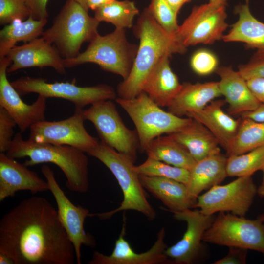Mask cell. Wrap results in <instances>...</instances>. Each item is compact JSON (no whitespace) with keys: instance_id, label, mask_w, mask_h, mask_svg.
<instances>
[{"instance_id":"obj_16","label":"cell","mask_w":264,"mask_h":264,"mask_svg":"<svg viewBox=\"0 0 264 264\" xmlns=\"http://www.w3.org/2000/svg\"><path fill=\"white\" fill-rule=\"evenodd\" d=\"M11 64L5 57L0 59V107L6 110L15 120L21 132L33 124L45 120L46 98L39 95L31 104L23 102L7 77V69Z\"/></svg>"},{"instance_id":"obj_18","label":"cell","mask_w":264,"mask_h":264,"mask_svg":"<svg viewBox=\"0 0 264 264\" xmlns=\"http://www.w3.org/2000/svg\"><path fill=\"white\" fill-rule=\"evenodd\" d=\"M6 57L11 62L7 73L31 67H50L60 74L66 72L64 59L56 47L42 36L22 45H15Z\"/></svg>"},{"instance_id":"obj_39","label":"cell","mask_w":264,"mask_h":264,"mask_svg":"<svg viewBox=\"0 0 264 264\" xmlns=\"http://www.w3.org/2000/svg\"><path fill=\"white\" fill-rule=\"evenodd\" d=\"M248 250L237 247H229L227 254L214 262V264H244Z\"/></svg>"},{"instance_id":"obj_14","label":"cell","mask_w":264,"mask_h":264,"mask_svg":"<svg viewBox=\"0 0 264 264\" xmlns=\"http://www.w3.org/2000/svg\"><path fill=\"white\" fill-rule=\"evenodd\" d=\"M41 170L48 183L49 190L55 198L60 220L74 246L76 263L81 264L82 246L90 248L96 246L94 238L91 234L86 232L84 229L85 220L90 217V213L88 209L75 205L69 199L49 166L43 165Z\"/></svg>"},{"instance_id":"obj_30","label":"cell","mask_w":264,"mask_h":264,"mask_svg":"<svg viewBox=\"0 0 264 264\" xmlns=\"http://www.w3.org/2000/svg\"><path fill=\"white\" fill-rule=\"evenodd\" d=\"M94 17L100 22H109L115 28H130L133 19L139 13L134 2L129 0H114L94 10Z\"/></svg>"},{"instance_id":"obj_33","label":"cell","mask_w":264,"mask_h":264,"mask_svg":"<svg viewBox=\"0 0 264 264\" xmlns=\"http://www.w3.org/2000/svg\"><path fill=\"white\" fill-rule=\"evenodd\" d=\"M135 170L138 175L168 178L185 184L188 181L190 174L188 169L148 157L143 163L135 166Z\"/></svg>"},{"instance_id":"obj_21","label":"cell","mask_w":264,"mask_h":264,"mask_svg":"<svg viewBox=\"0 0 264 264\" xmlns=\"http://www.w3.org/2000/svg\"><path fill=\"white\" fill-rule=\"evenodd\" d=\"M225 103V100H214L201 110L187 117L207 128L228 154L238 131L241 118L235 119L226 113L222 109Z\"/></svg>"},{"instance_id":"obj_25","label":"cell","mask_w":264,"mask_h":264,"mask_svg":"<svg viewBox=\"0 0 264 264\" xmlns=\"http://www.w3.org/2000/svg\"><path fill=\"white\" fill-rule=\"evenodd\" d=\"M140 181L146 190L161 201L171 212L194 207L197 199L188 194L186 185L165 177L139 175Z\"/></svg>"},{"instance_id":"obj_46","label":"cell","mask_w":264,"mask_h":264,"mask_svg":"<svg viewBox=\"0 0 264 264\" xmlns=\"http://www.w3.org/2000/svg\"><path fill=\"white\" fill-rule=\"evenodd\" d=\"M261 170L263 173V176L261 184L258 188H257V194L260 197H264V164L262 167Z\"/></svg>"},{"instance_id":"obj_20","label":"cell","mask_w":264,"mask_h":264,"mask_svg":"<svg viewBox=\"0 0 264 264\" xmlns=\"http://www.w3.org/2000/svg\"><path fill=\"white\" fill-rule=\"evenodd\" d=\"M220 77L219 87L228 104L229 114L239 115L256 110L261 104L250 90L247 81L231 66L218 67L215 71Z\"/></svg>"},{"instance_id":"obj_27","label":"cell","mask_w":264,"mask_h":264,"mask_svg":"<svg viewBox=\"0 0 264 264\" xmlns=\"http://www.w3.org/2000/svg\"><path fill=\"white\" fill-rule=\"evenodd\" d=\"M169 135L182 145L196 161L220 151L215 136L194 119L182 130Z\"/></svg>"},{"instance_id":"obj_40","label":"cell","mask_w":264,"mask_h":264,"mask_svg":"<svg viewBox=\"0 0 264 264\" xmlns=\"http://www.w3.org/2000/svg\"><path fill=\"white\" fill-rule=\"evenodd\" d=\"M48 0H25L30 10V15L35 20L47 19L48 14L47 11V3Z\"/></svg>"},{"instance_id":"obj_6","label":"cell","mask_w":264,"mask_h":264,"mask_svg":"<svg viewBox=\"0 0 264 264\" xmlns=\"http://www.w3.org/2000/svg\"><path fill=\"white\" fill-rule=\"evenodd\" d=\"M138 47L128 41L125 29L115 28L105 35L98 34L84 51L74 58L64 59V66L70 68L94 63L103 70L120 75L125 80L130 73Z\"/></svg>"},{"instance_id":"obj_34","label":"cell","mask_w":264,"mask_h":264,"mask_svg":"<svg viewBox=\"0 0 264 264\" xmlns=\"http://www.w3.org/2000/svg\"><path fill=\"white\" fill-rule=\"evenodd\" d=\"M147 10L155 22L166 31L175 35L179 25L177 14L165 0H151Z\"/></svg>"},{"instance_id":"obj_22","label":"cell","mask_w":264,"mask_h":264,"mask_svg":"<svg viewBox=\"0 0 264 264\" xmlns=\"http://www.w3.org/2000/svg\"><path fill=\"white\" fill-rule=\"evenodd\" d=\"M235 12L238 19L222 40L225 42L243 43L248 47L256 50L253 59H264V23L253 15L249 0L236 6Z\"/></svg>"},{"instance_id":"obj_3","label":"cell","mask_w":264,"mask_h":264,"mask_svg":"<svg viewBox=\"0 0 264 264\" xmlns=\"http://www.w3.org/2000/svg\"><path fill=\"white\" fill-rule=\"evenodd\" d=\"M85 153L71 146L24 140L20 132L14 136L5 153L13 159L28 157L24 162L27 167L44 163L56 165L66 176L67 188L80 193L87 192L89 186L88 159Z\"/></svg>"},{"instance_id":"obj_4","label":"cell","mask_w":264,"mask_h":264,"mask_svg":"<svg viewBox=\"0 0 264 264\" xmlns=\"http://www.w3.org/2000/svg\"><path fill=\"white\" fill-rule=\"evenodd\" d=\"M103 163L112 173L122 190L123 199L116 209L109 212L90 214L102 220L110 218L120 211L134 210L141 213L148 220H153L156 213L149 202L135 165L130 159L102 141L87 153Z\"/></svg>"},{"instance_id":"obj_47","label":"cell","mask_w":264,"mask_h":264,"mask_svg":"<svg viewBox=\"0 0 264 264\" xmlns=\"http://www.w3.org/2000/svg\"><path fill=\"white\" fill-rule=\"evenodd\" d=\"M76 1L80 4L83 6L88 11V9L87 6V0H75Z\"/></svg>"},{"instance_id":"obj_42","label":"cell","mask_w":264,"mask_h":264,"mask_svg":"<svg viewBox=\"0 0 264 264\" xmlns=\"http://www.w3.org/2000/svg\"><path fill=\"white\" fill-rule=\"evenodd\" d=\"M240 116L257 122H264V104H261L254 110L242 113Z\"/></svg>"},{"instance_id":"obj_5","label":"cell","mask_w":264,"mask_h":264,"mask_svg":"<svg viewBox=\"0 0 264 264\" xmlns=\"http://www.w3.org/2000/svg\"><path fill=\"white\" fill-rule=\"evenodd\" d=\"M100 22L75 0H67L42 37L55 45L63 58L71 59L80 53L84 43L90 42L99 34Z\"/></svg>"},{"instance_id":"obj_11","label":"cell","mask_w":264,"mask_h":264,"mask_svg":"<svg viewBox=\"0 0 264 264\" xmlns=\"http://www.w3.org/2000/svg\"><path fill=\"white\" fill-rule=\"evenodd\" d=\"M257 194L251 176L238 177L225 185H217L199 195L194 208L203 214L227 212L244 217Z\"/></svg>"},{"instance_id":"obj_23","label":"cell","mask_w":264,"mask_h":264,"mask_svg":"<svg viewBox=\"0 0 264 264\" xmlns=\"http://www.w3.org/2000/svg\"><path fill=\"white\" fill-rule=\"evenodd\" d=\"M221 96L218 82L191 83L184 82L167 107L168 111L183 117L199 111L210 102Z\"/></svg>"},{"instance_id":"obj_32","label":"cell","mask_w":264,"mask_h":264,"mask_svg":"<svg viewBox=\"0 0 264 264\" xmlns=\"http://www.w3.org/2000/svg\"><path fill=\"white\" fill-rule=\"evenodd\" d=\"M264 164V145L245 153L228 156L226 163L228 176H252L261 170Z\"/></svg>"},{"instance_id":"obj_31","label":"cell","mask_w":264,"mask_h":264,"mask_svg":"<svg viewBox=\"0 0 264 264\" xmlns=\"http://www.w3.org/2000/svg\"><path fill=\"white\" fill-rule=\"evenodd\" d=\"M264 145V122L241 117L237 134L228 156L239 155Z\"/></svg>"},{"instance_id":"obj_43","label":"cell","mask_w":264,"mask_h":264,"mask_svg":"<svg viewBox=\"0 0 264 264\" xmlns=\"http://www.w3.org/2000/svg\"><path fill=\"white\" fill-rule=\"evenodd\" d=\"M114 0H87L88 9L95 10L101 6L110 3Z\"/></svg>"},{"instance_id":"obj_1","label":"cell","mask_w":264,"mask_h":264,"mask_svg":"<svg viewBox=\"0 0 264 264\" xmlns=\"http://www.w3.org/2000/svg\"><path fill=\"white\" fill-rule=\"evenodd\" d=\"M0 253L14 264H73L74 246L45 198L24 199L0 221Z\"/></svg>"},{"instance_id":"obj_19","label":"cell","mask_w":264,"mask_h":264,"mask_svg":"<svg viewBox=\"0 0 264 264\" xmlns=\"http://www.w3.org/2000/svg\"><path fill=\"white\" fill-rule=\"evenodd\" d=\"M49 190L47 181L38 174L6 155L0 153V201L14 197L19 191L32 194Z\"/></svg>"},{"instance_id":"obj_37","label":"cell","mask_w":264,"mask_h":264,"mask_svg":"<svg viewBox=\"0 0 264 264\" xmlns=\"http://www.w3.org/2000/svg\"><path fill=\"white\" fill-rule=\"evenodd\" d=\"M17 125L14 119L2 107H0V152L6 153L13 138L14 127Z\"/></svg>"},{"instance_id":"obj_9","label":"cell","mask_w":264,"mask_h":264,"mask_svg":"<svg viewBox=\"0 0 264 264\" xmlns=\"http://www.w3.org/2000/svg\"><path fill=\"white\" fill-rule=\"evenodd\" d=\"M83 114L93 124L101 141L135 162L139 145L137 133L126 127L112 100L95 103L83 109Z\"/></svg>"},{"instance_id":"obj_8","label":"cell","mask_w":264,"mask_h":264,"mask_svg":"<svg viewBox=\"0 0 264 264\" xmlns=\"http://www.w3.org/2000/svg\"><path fill=\"white\" fill-rule=\"evenodd\" d=\"M203 242L252 250L264 255V214L249 219L219 212L203 235Z\"/></svg>"},{"instance_id":"obj_41","label":"cell","mask_w":264,"mask_h":264,"mask_svg":"<svg viewBox=\"0 0 264 264\" xmlns=\"http://www.w3.org/2000/svg\"><path fill=\"white\" fill-rule=\"evenodd\" d=\"M246 81L256 98L261 104H264V78H254Z\"/></svg>"},{"instance_id":"obj_7","label":"cell","mask_w":264,"mask_h":264,"mask_svg":"<svg viewBox=\"0 0 264 264\" xmlns=\"http://www.w3.org/2000/svg\"><path fill=\"white\" fill-rule=\"evenodd\" d=\"M115 100L135 126L139 139V151L141 152H144L148 145L156 137L179 131L193 120L164 110L143 91L133 99L116 97Z\"/></svg>"},{"instance_id":"obj_28","label":"cell","mask_w":264,"mask_h":264,"mask_svg":"<svg viewBox=\"0 0 264 264\" xmlns=\"http://www.w3.org/2000/svg\"><path fill=\"white\" fill-rule=\"evenodd\" d=\"M144 152L148 157L189 170L196 162L187 150L169 134L153 139Z\"/></svg>"},{"instance_id":"obj_13","label":"cell","mask_w":264,"mask_h":264,"mask_svg":"<svg viewBox=\"0 0 264 264\" xmlns=\"http://www.w3.org/2000/svg\"><path fill=\"white\" fill-rule=\"evenodd\" d=\"M83 109L75 108L74 114L66 119L38 122L31 126L29 139L37 143L68 145L87 153L99 143L84 126Z\"/></svg>"},{"instance_id":"obj_45","label":"cell","mask_w":264,"mask_h":264,"mask_svg":"<svg viewBox=\"0 0 264 264\" xmlns=\"http://www.w3.org/2000/svg\"><path fill=\"white\" fill-rule=\"evenodd\" d=\"M0 264H14V262L8 255L0 253Z\"/></svg>"},{"instance_id":"obj_10","label":"cell","mask_w":264,"mask_h":264,"mask_svg":"<svg viewBox=\"0 0 264 264\" xmlns=\"http://www.w3.org/2000/svg\"><path fill=\"white\" fill-rule=\"evenodd\" d=\"M20 95L35 93L47 98H59L73 103L76 109L97 102L116 98L114 88L107 84L80 87L73 83H48L42 78L22 76L11 82Z\"/></svg>"},{"instance_id":"obj_2","label":"cell","mask_w":264,"mask_h":264,"mask_svg":"<svg viewBox=\"0 0 264 264\" xmlns=\"http://www.w3.org/2000/svg\"><path fill=\"white\" fill-rule=\"evenodd\" d=\"M134 34L139 40L137 53L128 77L118 86V97L133 99L142 92L144 85L155 66L165 56L183 54L187 47L163 29L146 8L138 19Z\"/></svg>"},{"instance_id":"obj_44","label":"cell","mask_w":264,"mask_h":264,"mask_svg":"<svg viewBox=\"0 0 264 264\" xmlns=\"http://www.w3.org/2000/svg\"><path fill=\"white\" fill-rule=\"evenodd\" d=\"M172 9L177 14L184 4L191 0H165Z\"/></svg>"},{"instance_id":"obj_48","label":"cell","mask_w":264,"mask_h":264,"mask_svg":"<svg viewBox=\"0 0 264 264\" xmlns=\"http://www.w3.org/2000/svg\"><path fill=\"white\" fill-rule=\"evenodd\" d=\"M209 2L227 5V0H209Z\"/></svg>"},{"instance_id":"obj_29","label":"cell","mask_w":264,"mask_h":264,"mask_svg":"<svg viewBox=\"0 0 264 264\" xmlns=\"http://www.w3.org/2000/svg\"><path fill=\"white\" fill-rule=\"evenodd\" d=\"M47 19L35 20L30 16L23 21L16 19L0 31V59L6 56L17 43L29 42L42 36Z\"/></svg>"},{"instance_id":"obj_24","label":"cell","mask_w":264,"mask_h":264,"mask_svg":"<svg viewBox=\"0 0 264 264\" xmlns=\"http://www.w3.org/2000/svg\"><path fill=\"white\" fill-rule=\"evenodd\" d=\"M227 159L219 151L196 162L189 170V178L185 184L192 198L197 199L202 191L220 184L228 176Z\"/></svg>"},{"instance_id":"obj_15","label":"cell","mask_w":264,"mask_h":264,"mask_svg":"<svg viewBox=\"0 0 264 264\" xmlns=\"http://www.w3.org/2000/svg\"><path fill=\"white\" fill-rule=\"evenodd\" d=\"M173 213L176 220L186 223V230L178 242L170 247H167L165 254L171 264L195 263L203 256V235L212 224L215 217L214 215H205L199 209L192 210L188 209Z\"/></svg>"},{"instance_id":"obj_17","label":"cell","mask_w":264,"mask_h":264,"mask_svg":"<svg viewBox=\"0 0 264 264\" xmlns=\"http://www.w3.org/2000/svg\"><path fill=\"white\" fill-rule=\"evenodd\" d=\"M125 217L119 237L115 241L112 252L110 255L98 251L93 252L88 264H171L165 254L167 246L165 242V230L162 227L158 231L156 240L150 249L137 253L134 252L125 239Z\"/></svg>"},{"instance_id":"obj_26","label":"cell","mask_w":264,"mask_h":264,"mask_svg":"<svg viewBox=\"0 0 264 264\" xmlns=\"http://www.w3.org/2000/svg\"><path fill=\"white\" fill-rule=\"evenodd\" d=\"M170 57L166 55L161 60L150 74L142 89V91L161 107H168L182 85L171 68Z\"/></svg>"},{"instance_id":"obj_35","label":"cell","mask_w":264,"mask_h":264,"mask_svg":"<svg viewBox=\"0 0 264 264\" xmlns=\"http://www.w3.org/2000/svg\"><path fill=\"white\" fill-rule=\"evenodd\" d=\"M30 15L25 0H0V24H9L16 19L23 20Z\"/></svg>"},{"instance_id":"obj_38","label":"cell","mask_w":264,"mask_h":264,"mask_svg":"<svg viewBox=\"0 0 264 264\" xmlns=\"http://www.w3.org/2000/svg\"><path fill=\"white\" fill-rule=\"evenodd\" d=\"M246 80L264 78V59H253L246 64L239 66L238 70Z\"/></svg>"},{"instance_id":"obj_36","label":"cell","mask_w":264,"mask_h":264,"mask_svg":"<svg viewBox=\"0 0 264 264\" xmlns=\"http://www.w3.org/2000/svg\"><path fill=\"white\" fill-rule=\"evenodd\" d=\"M190 66L196 74L205 76L215 72L218 67V60L211 51L201 49L196 51L190 59Z\"/></svg>"},{"instance_id":"obj_12","label":"cell","mask_w":264,"mask_h":264,"mask_svg":"<svg viewBox=\"0 0 264 264\" xmlns=\"http://www.w3.org/2000/svg\"><path fill=\"white\" fill-rule=\"evenodd\" d=\"M226 5L209 2L195 6L175 34L184 46L212 44L222 40L228 27Z\"/></svg>"}]
</instances>
